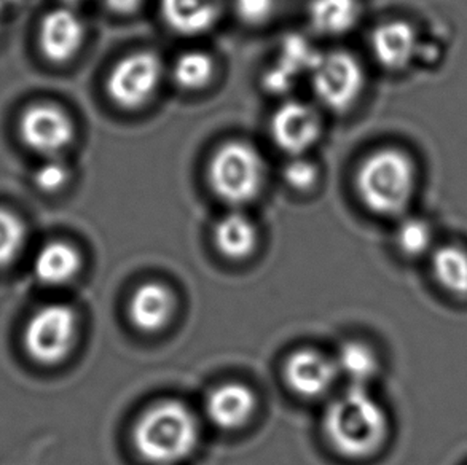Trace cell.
<instances>
[{
  "label": "cell",
  "mask_w": 467,
  "mask_h": 465,
  "mask_svg": "<svg viewBox=\"0 0 467 465\" xmlns=\"http://www.w3.org/2000/svg\"><path fill=\"white\" fill-rule=\"evenodd\" d=\"M214 57L204 51H185L176 57L171 67V76L177 87L187 91L208 87L214 78Z\"/></svg>",
  "instance_id": "44dd1931"
},
{
  "label": "cell",
  "mask_w": 467,
  "mask_h": 465,
  "mask_svg": "<svg viewBox=\"0 0 467 465\" xmlns=\"http://www.w3.org/2000/svg\"><path fill=\"white\" fill-rule=\"evenodd\" d=\"M421 40L415 26L405 19H391L375 27L370 50L379 66L388 70H404L420 55Z\"/></svg>",
  "instance_id": "7c38bea8"
},
{
  "label": "cell",
  "mask_w": 467,
  "mask_h": 465,
  "mask_svg": "<svg viewBox=\"0 0 467 465\" xmlns=\"http://www.w3.org/2000/svg\"><path fill=\"white\" fill-rule=\"evenodd\" d=\"M265 179V164L259 150L240 140L217 149L208 166V181L215 196L230 206L254 202Z\"/></svg>",
  "instance_id": "277c9868"
},
{
  "label": "cell",
  "mask_w": 467,
  "mask_h": 465,
  "mask_svg": "<svg viewBox=\"0 0 467 465\" xmlns=\"http://www.w3.org/2000/svg\"><path fill=\"white\" fill-rule=\"evenodd\" d=\"M163 78V63L153 51H136L121 57L110 70L106 89L121 108H140L152 99Z\"/></svg>",
  "instance_id": "52a82bcc"
},
{
  "label": "cell",
  "mask_w": 467,
  "mask_h": 465,
  "mask_svg": "<svg viewBox=\"0 0 467 465\" xmlns=\"http://www.w3.org/2000/svg\"><path fill=\"white\" fill-rule=\"evenodd\" d=\"M78 338V315L66 303H50L27 319L23 345L38 365L53 367L64 362L74 351Z\"/></svg>",
  "instance_id": "5b68a950"
},
{
  "label": "cell",
  "mask_w": 467,
  "mask_h": 465,
  "mask_svg": "<svg viewBox=\"0 0 467 465\" xmlns=\"http://www.w3.org/2000/svg\"><path fill=\"white\" fill-rule=\"evenodd\" d=\"M431 271L441 289L455 298H467V249L443 244L431 252Z\"/></svg>",
  "instance_id": "d6986e66"
},
{
  "label": "cell",
  "mask_w": 467,
  "mask_h": 465,
  "mask_svg": "<svg viewBox=\"0 0 467 465\" xmlns=\"http://www.w3.org/2000/svg\"><path fill=\"white\" fill-rule=\"evenodd\" d=\"M396 244L407 257H423L434 251V230L421 217H407L396 230Z\"/></svg>",
  "instance_id": "7402d4cb"
},
{
  "label": "cell",
  "mask_w": 467,
  "mask_h": 465,
  "mask_svg": "<svg viewBox=\"0 0 467 465\" xmlns=\"http://www.w3.org/2000/svg\"><path fill=\"white\" fill-rule=\"evenodd\" d=\"M85 25L76 10L59 6L45 15L38 31L44 57L55 64L67 63L82 48Z\"/></svg>",
  "instance_id": "8fae6325"
},
{
  "label": "cell",
  "mask_w": 467,
  "mask_h": 465,
  "mask_svg": "<svg viewBox=\"0 0 467 465\" xmlns=\"http://www.w3.org/2000/svg\"><path fill=\"white\" fill-rule=\"evenodd\" d=\"M82 268L80 252L66 241H51L34 258V274L48 287L72 283Z\"/></svg>",
  "instance_id": "2e32d148"
},
{
  "label": "cell",
  "mask_w": 467,
  "mask_h": 465,
  "mask_svg": "<svg viewBox=\"0 0 467 465\" xmlns=\"http://www.w3.org/2000/svg\"><path fill=\"white\" fill-rule=\"evenodd\" d=\"M160 12L171 31L181 36L209 32L221 18V0H160Z\"/></svg>",
  "instance_id": "9a60e30c"
},
{
  "label": "cell",
  "mask_w": 467,
  "mask_h": 465,
  "mask_svg": "<svg viewBox=\"0 0 467 465\" xmlns=\"http://www.w3.org/2000/svg\"><path fill=\"white\" fill-rule=\"evenodd\" d=\"M85 0H63L64 6H67V8H72L74 10V6L82 5Z\"/></svg>",
  "instance_id": "f546056e"
},
{
  "label": "cell",
  "mask_w": 467,
  "mask_h": 465,
  "mask_svg": "<svg viewBox=\"0 0 467 465\" xmlns=\"http://www.w3.org/2000/svg\"><path fill=\"white\" fill-rule=\"evenodd\" d=\"M278 57L276 63L294 76L300 77L302 74H310L321 53L304 36L289 34L281 40Z\"/></svg>",
  "instance_id": "603a6c76"
},
{
  "label": "cell",
  "mask_w": 467,
  "mask_h": 465,
  "mask_svg": "<svg viewBox=\"0 0 467 465\" xmlns=\"http://www.w3.org/2000/svg\"><path fill=\"white\" fill-rule=\"evenodd\" d=\"M13 0H0V12H2V8H5L8 6V4H12Z\"/></svg>",
  "instance_id": "4dcf8cb0"
},
{
  "label": "cell",
  "mask_w": 467,
  "mask_h": 465,
  "mask_svg": "<svg viewBox=\"0 0 467 465\" xmlns=\"http://www.w3.org/2000/svg\"><path fill=\"white\" fill-rule=\"evenodd\" d=\"M308 76L317 101L335 112L351 108L366 85L362 66L358 57L348 51L321 53Z\"/></svg>",
  "instance_id": "8992f818"
},
{
  "label": "cell",
  "mask_w": 467,
  "mask_h": 465,
  "mask_svg": "<svg viewBox=\"0 0 467 465\" xmlns=\"http://www.w3.org/2000/svg\"><path fill=\"white\" fill-rule=\"evenodd\" d=\"M338 377L335 358L316 349H298L285 360V384L302 398L326 396Z\"/></svg>",
  "instance_id": "30bf717a"
},
{
  "label": "cell",
  "mask_w": 467,
  "mask_h": 465,
  "mask_svg": "<svg viewBox=\"0 0 467 465\" xmlns=\"http://www.w3.org/2000/svg\"><path fill=\"white\" fill-rule=\"evenodd\" d=\"M338 375L347 377L349 386L368 388L379 371V360L372 347L360 341H347L335 356Z\"/></svg>",
  "instance_id": "ffe728a7"
},
{
  "label": "cell",
  "mask_w": 467,
  "mask_h": 465,
  "mask_svg": "<svg viewBox=\"0 0 467 465\" xmlns=\"http://www.w3.org/2000/svg\"><path fill=\"white\" fill-rule=\"evenodd\" d=\"M70 179V170L61 158H47L34 170V185L44 193H57L64 189Z\"/></svg>",
  "instance_id": "d4e9b609"
},
{
  "label": "cell",
  "mask_w": 467,
  "mask_h": 465,
  "mask_svg": "<svg viewBox=\"0 0 467 465\" xmlns=\"http://www.w3.org/2000/svg\"><path fill=\"white\" fill-rule=\"evenodd\" d=\"M356 189L360 202L381 217H399L410 208L417 190V166L409 153L379 149L362 161Z\"/></svg>",
  "instance_id": "3957f363"
},
{
  "label": "cell",
  "mask_w": 467,
  "mask_h": 465,
  "mask_svg": "<svg viewBox=\"0 0 467 465\" xmlns=\"http://www.w3.org/2000/svg\"><path fill=\"white\" fill-rule=\"evenodd\" d=\"M285 183L297 191H308L319 179V170L311 160L304 157H291L283 170Z\"/></svg>",
  "instance_id": "484cf974"
},
{
  "label": "cell",
  "mask_w": 467,
  "mask_h": 465,
  "mask_svg": "<svg viewBox=\"0 0 467 465\" xmlns=\"http://www.w3.org/2000/svg\"><path fill=\"white\" fill-rule=\"evenodd\" d=\"M359 19V0H311L308 5V23L326 37L345 36Z\"/></svg>",
  "instance_id": "e0dca14e"
},
{
  "label": "cell",
  "mask_w": 467,
  "mask_h": 465,
  "mask_svg": "<svg viewBox=\"0 0 467 465\" xmlns=\"http://www.w3.org/2000/svg\"><path fill=\"white\" fill-rule=\"evenodd\" d=\"M102 2L110 12L117 13V15H131L136 10H140L144 0H102Z\"/></svg>",
  "instance_id": "f1b7e54d"
},
{
  "label": "cell",
  "mask_w": 467,
  "mask_h": 465,
  "mask_svg": "<svg viewBox=\"0 0 467 465\" xmlns=\"http://www.w3.org/2000/svg\"><path fill=\"white\" fill-rule=\"evenodd\" d=\"M204 408L209 421L215 428L236 430L244 428L253 419L257 408V398L246 384L225 383L209 392Z\"/></svg>",
  "instance_id": "4fadbf2b"
},
{
  "label": "cell",
  "mask_w": 467,
  "mask_h": 465,
  "mask_svg": "<svg viewBox=\"0 0 467 465\" xmlns=\"http://www.w3.org/2000/svg\"><path fill=\"white\" fill-rule=\"evenodd\" d=\"M200 441L196 416L179 400L153 403L134 424L133 445L153 465H174L190 458Z\"/></svg>",
  "instance_id": "7a4b0ae2"
},
{
  "label": "cell",
  "mask_w": 467,
  "mask_h": 465,
  "mask_svg": "<svg viewBox=\"0 0 467 465\" xmlns=\"http://www.w3.org/2000/svg\"><path fill=\"white\" fill-rule=\"evenodd\" d=\"M27 230L25 222L10 209L0 208V270L8 268L25 251Z\"/></svg>",
  "instance_id": "cb8c5ba5"
},
{
  "label": "cell",
  "mask_w": 467,
  "mask_h": 465,
  "mask_svg": "<svg viewBox=\"0 0 467 465\" xmlns=\"http://www.w3.org/2000/svg\"><path fill=\"white\" fill-rule=\"evenodd\" d=\"M321 132V115L308 102H285L270 119L273 142L291 157H304L319 140Z\"/></svg>",
  "instance_id": "ba28073f"
},
{
  "label": "cell",
  "mask_w": 467,
  "mask_h": 465,
  "mask_svg": "<svg viewBox=\"0 0 467 465\" xmlns=\"http://www.w3.org/2000/svg\"><path fill=\"white\" fill-rule=\"evenodd\" d=\"M232 5L244 23L260 25L272 16L276 0H232Z\"/></svg>",
  "instance_id": "4316f807"
},
{
  "label": "cell",
  "mask_w": 467,
  "mask_h": 465,
  "mask_svg": "<svg viewBox=\"0 0 467 465\" xmlns=\"http://www.w3.org/2000/svg\"><path fill=\"white\" fill-rule=\"evenodd\" d=\"M324 432L337 453L348 460H367L385 447L389 419L368 388L349 386L328 405Z\"/></svg>",
  "instance_id": "6da1fadb"
},
{
  "label": "cell",
  "mask_w": 467,
  "mask_h": 465,
  "mask_svg": "<svg viewBox=\"0 0 467 465\" xmlns=\"http://www.w3.org/2000/svg\"><path fill=\"white\" fill-rule=\"evenodd\" d=\"M19 132L29 149L47 158L57 157L76 138V126L63 108L51 104H38L27 108Z\"/></svg>",
  "instance_id": "9c48e42d"
},
{
  "label": "cell",
  "mask_w": 467,
  "mask_h": 465,
  "mask_svg": "<svg viewBox=\"0 0 467 465\" xmlns=\"http://www.w3.org/2000/svg\"><path fill=\"white\" fill-rule=\"evenodd\" d=\"M297 78L298 77L294 76L289 70L285 69L281 64L276 63L264 72L262 85L270 95L285 96L294 89Z\"/></svg>",
  "instance_id": "83f0119b"
},
{
  "label": "cell",
  "mask_w": 467,
  "mask_h": 465,
  "mask_svg": "<svg viewBox=\"0 0 467 465\" xmlns=\"http://www.w3.org/2000/svg\"><path fill=\"white\" fill-rule=\"evenodd\" d=\"M214 241L222 255L243 260L253 255L259 243V232L247 215L234 211L215 223Z\"/></svg>",
  "instance_id": "ac0fdd59"
},
{
  "label": "cell",
  "mask_w": 467,
  "mask_h": 465,
  "mask_svg": "<svg viewBox=\"0 0 467 465\" xmlns=\"http://www.w3.org/2000/svg\"><path fill=\"white\" fill-rule=\"evenodd\" d=\"M176 311V296L161 283H146L134 290L128 315L144 334H157L170 324Z\"/></svg>",
  "instance_id": "5bb4252c"
}]
</instances>
